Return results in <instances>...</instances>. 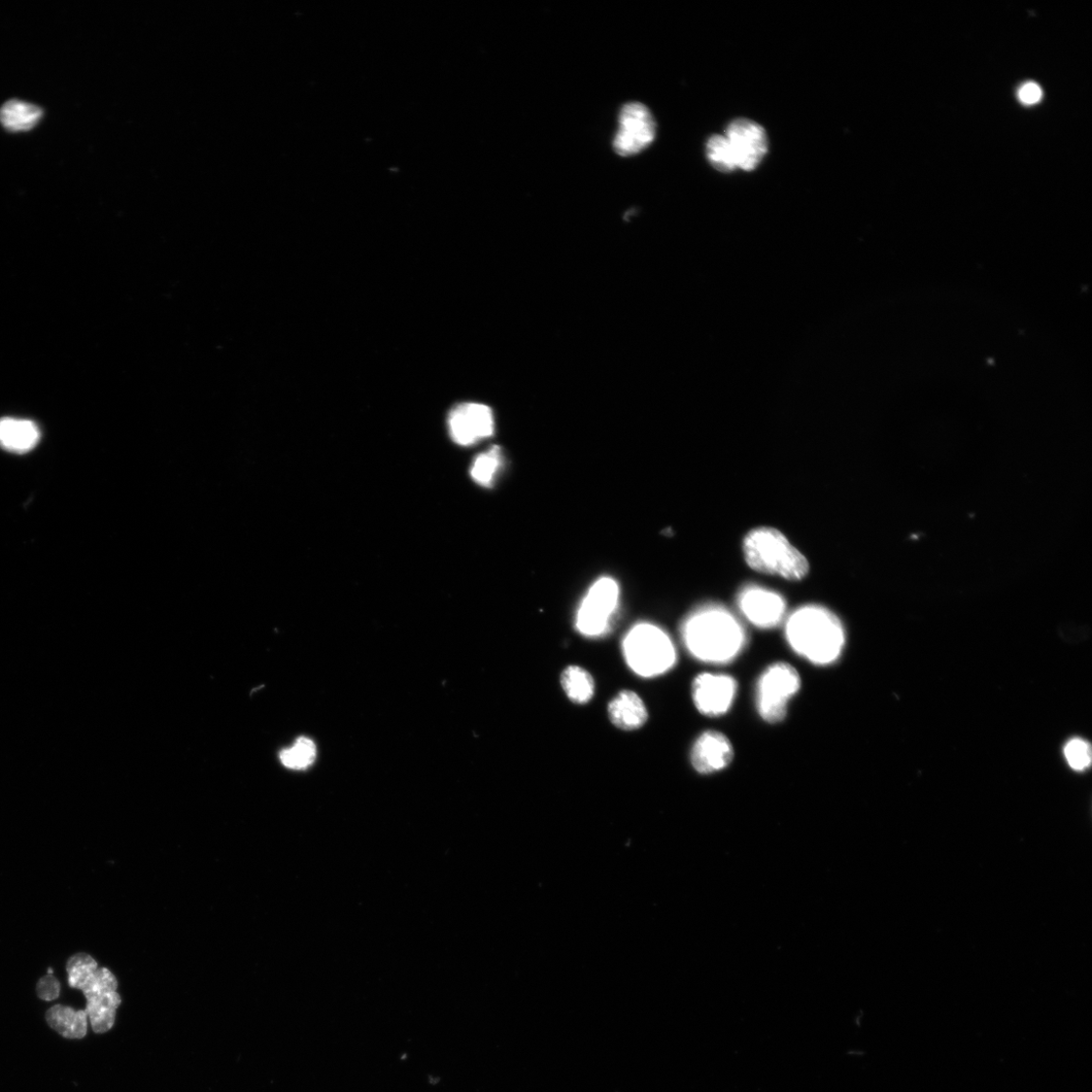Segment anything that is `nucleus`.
<instances>
[{"instance_id":"1","label":"nucleus","mask_w":1092,"mask_h":1092,"mask_svg":"<svg viewBox=\"0 0 1092 1092\" xmlns=\"http://www.w3.org/2000/svg\"><path fill=\"white\" fill-rule=\"evenodd\" d=\"M681 636L692 657L711 665L734 662L747 643L741 623L729 609L714 603L693 610L682 624Z\"/></svg>"},{"instance_id":"2","label":"nucleus","mask_w":1092,"mask_h":1092,"mask_svg":"<svg viewBox=\"0 0 1092 1092\" xmlns=\"http://www.w3.org/2000/svg\"><path fill=\"white\" fill-rule=\"evenodd\" d=\"M785 637L800 658L818 667L836 664L846 645V630L834 612L819 605L797 608L785 620Z\"/></svg>"},{"instance_id":"3","label":"nucleus","mask_w":1092,"mask_h":1092,"mask_svg":"<svg viewBox=\"0 0 1092 1092\" xmlns=\"http://www.w3.org/2000/svg\"><path fill=\"white\" fill-rule=\"evenodd\" d=\"M742 550L748 567L759 573L800 581L809 572L806 558L775 528L760 527L748 532Z\"/></svg>"},{"instance_id":"4","label":"nucleus","mask_w":1092,"mask_h":1092,"mask_svg":"<svg viewBox=\"0 0 1092 1092\" xmlns=\"http://www.w3.org/2000/svg\"><path fill=\"white\" fill-rule=\"evenodd\" d=\"M623 650L629 668L644 678L663 675L677 663V652L671 637L651 624L633 627L624 639Z\"/></svg>"},{"instance_id":"5","label":"nucleus","mask_w":1092,"mask_h":1092,"mask_svg":"<svg viewBox=\"0 0 1092 1092\" xmlns=\"http://www.w3.org/2000/svg\"><path fill=\"white\" fill-rule=\"evenodd\" d=\"M800 689L801 677L793 666L785 662L770 665L757 682L756 707L761 719L770 725L783 722Z\"/></svg>"},{"instance_id":"6","label":"nucleus","mask_w":1092,"mask_h":1092,"mask_svg":"<svg viewBox=\"0 0 1092 1092\" xmlns=\"http://www.w3.org/2000/svg\"><path fill=\"white\" fill-rule=\"evenodd\" d=\"M620 593L616 579L608 576L599 578L579 605L575 619L576 630L586 637L606 634L616 617Z\"/></svg>"},{"instance_id":"7","label":"nucleus","mask_w":1092,"mask_h":1092,"mask_svg":"<svg viewBox=\"0 0 1092 1092\" xmlns=\"http://www.w3.org/2000/svg\"><path fill=\"white\" fill-rule=\"evenodd\" d=\"M656 132V122L650 110L639 102H631L621 112L614 150L622 156L637 154L654 142Z\"/></svg>"},{"instance_id":"8","label":"nucleus","mask_w":1092,"mask_h":1092,"mask_svg":"<svg viewBox=\"0 0 1092 1092\" xmlns=\"http://www.w3.org/2000/svg\"><path fill=\"white\" fill-rule=\"evenodd\" d=\"M737 682L727 674L703 673L692 682V698L697 710L707 718H721L736 700Z\"/></svg>"},{"instance_id":"9","label":"nucleus","mask_w":1092,"mask_h":1092,"mask_svg":"<svg viewBox=\"0 0 1092 1092\" xmlns=\"http://www.w3.org/2000/svg\"><path fill=\"white\" fill-rule=\"evenodd\" d=\"M725 136L732 148L737 167L745 172L757 168L768 152L767 133L754 121L737 119L729 125Z\"/></svg>"},{"instance_id":"10","label":"nucleus","mask_w":1092,"mask_h":1092,"mask_svg":"<svg viewBox=\"0 0 1092 1092\" xmlns=\"http://www.w3.org/2000/svg\"><path fill=\"white\" fill-rule=\"evenodd\" d=\"M737 606L745 620L760 629H772L787 618V602L777 592L749 585L737 596Z\"/></svg>"},{"instance_id":"11","label":"nucleus","mask_w":1092,"mask_h":1092,"mask_svg":"<svg viewBox=\"0 0 1092 1092\" xmlns=\"http://www.w3.org/2000/svg\"><path fill=\"white\" fill-rule=\"evenodd\" d=\"M451 437L462 447H470L491 437L495 430L492 409L483 404L465 403L454 408L449 416Z\"/></svg>"},{"instance_id":"12","label":"nucleus","mask_w":1092,"mask_h":1092,"mask_svg":"<svg viewBox=\"0 0 1092 1092\" xmlns=\"http://www.w3.org/2000/svg\"><path fill=\"white\" fill-rule=\"evenodd\" d=\"M734 758L732 741L718 731H707L700 735L690 754L694 770L701 775H711L727 769Z\"/></svg>"},{"instance_id":"13","label":"nucleus","mask_w":1092,"mask_h":1092,"mask_svg":"<svg viewBox=\"0 0 1092 1092\" xmlns=\"http://www.w3.org/2000/svg\"><path fill=\"white\" fill-rule=\"evenodd\" d=\"M608 718L614 727L626 732L642 728L648 712L642 699L633 691L624 690L608 704Z\"/></svg>"},{"instance_id":"14","label":"nucleus","mask_w":1092,"mask_h":1092,"mask_svg":"<svg viewBox=\"0 0 1092 1092\" xmlns=\"http://www.w3.org/2000/svg\"><path fill=\"white\" fill-rule=\"evenodd\" d=\"M40 437L39 427L29 420L11 417L0 419V448L8 452L28 453L38 445Z\"/></svg>"},{"instance_id":"15","label":"nucleus","mask_w":1092,"mask_h":1092,"mask_svg":"<svg viewBox=\"0 0 1092 1092\" xmlns=\"http://www.w3.org/2000/svg\"><path fill=\"white\" fill-rule=\"evenodd\" d=\"M48 1025L66 1039H82L87 1034L88 1015L84 1010L57 1005L46 1013Z\"/></svg>"},{"instance_id":"16","label":"nucleus","mask_w":1092,"mask_h":1092,"mask_svg":"<svg viewBox=\"0 0 1092 1092\" xmlns=\"http://www.w3.org/2000/svg\"><path fill=\"white\" fill-rule=\"evenodd\" d=\"M43 117V111L28 102L13 99L0 109V123L11 132H25L35 128Z\"/></svg>"},{"instance_id":"17","label":"nucleus","mask_w":1092,"mask_h":1092,"mask_svg":"<svg viewBox=\"0 0 1092 1092\" xmlns=\"http://www.w3.org/2000/svg\"><path fill=\"white\" fill-rule=\"evenodd\" d=\"M86 1009L91 1028L96 1034L109 1032L116 1019V1012L122 1000L117 992L101 995L86 1001Z\"/></svg>"},{"instance_id":"18","label":"nucleus","mask_w":1092,"mask_h":1092,"mask_svg":"<svg viewBox=\"0 0 1092 1092\" xmlns=\"http://www.w3.org/2000/svg\"><path fill=\"white\" fill-rule=\"evenodd\" d=\"M561 685L568 698L574 704H587L595 693L592 675L578 666H569L563 671Z\"/></svg>"},{"instance_id":"19","label":"nucleus","mask_w":1092,"mask_h":1092,"mask_svg":"<svg viewBox=\"0 0 1092 1092\" xmlns=\"http://www.w3.org/2000/svg\"><path fill=\"white\" fill-rule=\"evenodd\" d=\"M503 465V455L499 447H493L475 458L470 467L472 480L483 487H492Z\"/></svg>"},{"instance_id":"20","label":"nucleus","mask_w":1092,"mask_h":1092,"mask_svg":"<svg viewBox=\"0 0 1092 1092\" xmlns=\"http://www.w3.org/2000/svg\"><path fill=\"white\" fill-rule=\"evenodd\" d=\"M316 756L315 742L308 737H300L291 747L283 750L280 760L289 769L303 770L315 762Z\"/></svg>"},{"instance_id":"21","label":"nucleus","mask_w":1092,"mask_h":1092,"mask_svg":"<svg viewBox=\"0 0 1092 1092\" xmlns=\"http://www.w3.org/2000/svg\"><path fill=\"white\" fill-rule=\"evenodd\" d=\"M706 156L715 169L722 173H731L736 170L737 164L725 135L710 136L706 144Z\"/></svg>"},{"instance_id":"22","label":"nucleus","mask_w":1092,"mask_h":1092,"mask_svg":"<svg viewBox=\"0 0 1092 1092\" xmlns=\"http://www.w3.org/2000/svg\"><path fill=\"white\" fill-rule=\"evenodd\" d=\"M1065 755L1069 766L1076 771H1083L1091 764V747L1081 738H1073L1067 742Z\"/></svg>"},{"instance_id":"23","label":"nucleus","mask_w":1092,"mask_h":1092,"mask_svg":"<svg viewBox=\"0 0 1092 1092\" xmlns=\"http://www.w3.org/2000/svg\"><path fill=\"white\" fill-rule=\"evenodd\" d=\"M37 995L45 1002H52L60 995V983L53 975L42 977L37 984Z\"/></svg>"},{"instance_id":"24","label":"nucleus","mask_w":1092,"mask_h":1092,"mask_svg":"<svg viewBox=\"0 0 1092 1092\" xmlns=\"http://www.w3.org/2000/svg\"><path fill=\"white\" fill-rule=\"evenodd\" d=\"M1042 96L1043 91L1035 82L1025 83L1018 90V99L1023 105H1035L1041 100Z\"/></svg>"},{"instance_id":"25","label":"nucleus","mask_w":1092,"mask_h":1092,"mask_svg":"<svg viewBox=\"0 0 1092 1092\" xmlns=\"http://www.w3.org/2000/svg\"><path fill=\"white\" fill-rule=\"evenodd\" d=\"M48 974H49V975H53V969H52V968H50V969L48 970Z\"/></svg>"}]
</instances>
